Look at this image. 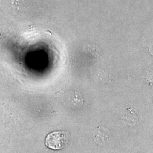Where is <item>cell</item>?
Listing matches in <instances>:
<instances>
[{"instance_id":"obj_1","label":"cell","mask_w":153,"mask_h":153,"mask_svg":"<svg viewBox=\"0 0 153 153\" xmlns=\"http://www.w3.org/2000/svg\"><path fill=\"white\" fill-rule=\"evenodd\" d=\"M69 141V134L65 131H53L45 138V145L53 150H60L65 148Z\"/></svg>"}]
</instances>
